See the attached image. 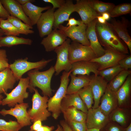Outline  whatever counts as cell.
I'll use <instances>...</instances> for the list:
<instances>
[{"label":"cell","instance_id":"4","mask_svg":"<svg viewBox=\"0 0 131 131\" xmlns=\"http://www.w3.org/2000/svg\"><path fill=\"white\" fill-rule=\"evenodd\" d=\"M34 90V93L32 98V106L27 111L31 122L33 123L38 120H46L51 115V112L48 109V97L45 96H41L36 88Z\"/></svg>","mask_w":131,"mask_h":131},{"label":"cell","instance_id":"10","mask_svg":"<svg viewBox=\"0 0 131 131\" xmlns=\"http://www.w3.org/2000/svg\"><path fill=\"white\" fill-rule=\"evenodd\" d=\"M87 26L82 21L80 25L70 27L60 25L57 29L62 31L67 37L70 38L73 41L90 46V43L86 34Z\"/></svg>","mask_w":131,"mask_h":131},{"label":"cell","instance_id":"44","mask_svg":"<svg viewBox=\"0 0 131 131\" xmlns=\"http://www.w3.org/2000/svg\"><path fill=\"white\" fill-rule=\"evenodd\" d=\"M10 15L4 8L0 0V18L2 19H7Z\"/></svg>","mask_w":131,"mask_h":131},{"label":"cell","instance_id":"51","mask_svg":"<svg viewBox=\"0 0 131 131\" xmlns=\"http://www.w3.org/2000/svg\"><path fill=\"white\" fill-rule=\"evenodd\" d=\"M16 1L21 5H24L29 2H32L34 1V0H16Z\"/></svg>","mask_w":131,"mask_h":131},{"label":"cell","instance_id":"58","mask_svg":"<svg viewBox=\"0 0 131 131\" xmlns=\"http://www.w3.org/2000/svg\"><path fill=\"white\" fill-rule=\"evenodd\" d=\"M28 131H33L31 130H29Z\"/></svg>","mask_w":131,"mask_h":131},{"label":"cell","instance_id":"31","mask_svg":"<svg viewBox=\"0 0 131 131\" xmlns=\"http://www.w3.org/2000/svg\"><path fill=\"white\" fill-rule=\"evenodd\" d=\"M91 5L99 15L103 13H109L115 6L113 3L105 2L98 0H89Z\"/></svg>","mask_w":131,"mask_h":131},{"label":"cell","instance_id":"25","mask_svg":"<svg viewBox=\"0 0 131 131\" xmlns=\"http://www.w3.org/2000/svg\"><path fill=\"white\" fill-rule=\"evenodd\" d=\"M9 67L0 72V94L7 93L9 89L13 88L17 81Z\"/></svg>","mask_w":131,"mask_h":131},{"label":"cell","instance_id":"9","mask_svg":"<svg viewBox=\"0 0 131 131\" xmlns=\"http://www.w3.org/2000/svg\"><path fill=\"white\" fill-rule=\"evenodd\" d=\"M104 49L105 52L103 55L90 61L98 65L99 71L118 64L121 59L128 56L112 48Z\"/></svg>","mask_w":131,"mask_h":131},{"label":"cell","instance_id":"34","mask_svg":"<svg viewBox=\"0 0 131 131\" xmlns=\"http://www.w3.org/2000/svg\"><path fill=\"white\" fill-rule=\"evenodd\" d=\"M124 69L118 64L99 71L98 75L108 82L112 80Z\"/></svg>","mask_w":131,"mask_h":131},{"label":"cell","instance_id":"33","mask_svg":"<svg viewBox=\"0 0 131 131\" xmlns=\"http://www.w3.org/2000/svg\"><path fill=\"white\" fill-rule=\"evenodd\" d=\"M86 106L88 109L92 107L94 103L93 96L91 88L88 85L80 90L77 92Z\"/></svg>","mask_w":131,"mask_h":131},{"label":"cell","instance_id":"19","mask_svg":"<svg viewBox=\"0 0 131 131\" xmlns=\"http://www.w3.org/2000/svg\"><path fill=\"white\" fill-rule=\"evenodd\" d=\"M0 1L10 16L17 18L26 24L32 26L30 20L23 10L21 5L16 0H1Z\"/></svg>","mask_w":131,"mask_h":131},{"label":"cell","instance_id":"45","mask_svg":"<svg viewBox=\"0 0 131 131\" xmlns=\"http://www.w3.org/2000/svg\"><path fill=\"white\" fill-rule=\"evenodd\" d=\"M68 22L66 25V26L70 27L79 25L81 23L82 21L77 20L74 18L71 17L68 20Z\"/></svg>","mask_w":131,"mask_h":131},{"label":"cell","instance_id":"8","mask_svg":"<svg viewBox=\"0 0 131 131\" xmlns=\"http://www.w3.org/2000/svg\"><path fill=\"white\" fill-rule=\"evenodd\" d=\"M71 40L67 39L61 45L56 48L54 51L57 55V59L54 66L56 75H58L62 71L69 72L72 67V64L69 59V50Z\"/></svg>","mask_w":131,"mask_h":131},{"label":"cell","instance_id":"42","mask_svg":"<svg viewBox=\"0 0 131 131\" xmlns=\"http://www.w3.org/2000/svg\"><path fill=\"white\" fill-rule=\"evenodd\" d=\"M118 64L124 70H128L131 68V55L127 56L121 59Z\"/></svg>","mask_w":131,"mask_h":131},{"label":"cell","instance_id":"46","mask_svg":"<svg viewBox=\"0 0 131 131\" xmlns=\"http://www.w3.org/2000/svg\"><path fill=\"white\" fill-rule=\"evenodd\" d=\"M41 121L40 120H38L34 122L30 127V130L33 131H37L42 125Z\"/></svg>","mask_w":131,"mask_h":131},{"label":"cell","instance_id":"53","mask_svg":"<svg viewBox=\"0 0 131 131\" xmlns=\"http://www.w3.org/2000/svg\"><path fill=\"white\" fill-rule=\"evenodd\" d=\"M100 130L95 128L87 129L86 131H100Z\"/></svg>","mask_w":131,"mask_h":131},{"label":"cell","instance_id":"37","mask_svg":"<svg viewBox=\"0 0 131 131\" xmlns=\"http://www.w3.org/2000/svg\"><path fill=\"white\" fill-rule=\"evenodd\" d=\"M22 128L17 121L0 119V131H19Z\"/></svg>","mask_w":131,"mask_h":131},{"label":"cell","instance_id":"6","mask_svg":"<svg viewBox=\"0 0 131 131\" xmlns=\"http://www.w3.org/2000/svg\"><path fill=\"white\" fill-rule=\"evenodd\" d=\"M28 58L16 60L9 67L12 72L17 81L26 72L33 69H41L45 67L52 59H42L38 62H32L27 61Z\"/></svg>","mask_w":131,"mask_h":131},{"label":"cell","instance_id":"13","mask_svg":"<svg viewBox=\"0 0 131 131\" xmlns=\"http://www.w3.org/2000/svg\"><path fill=\"white\" fill-rule=\"evenodd\" d=\"M75 12L80 15L81 21L87 25L99 15L93 9L89 0H77L74 4Z\"/></svg>","mask_w":131,"mask_h":131},{"label":"cell","instance_id":"11","mask_svg":"<svg viewBox=\"0 0 131 131\" xmlns=\"http://www.w3.org/2000/svg\"><path fill=\"white\" fill-rule=\"evenodd\" d=\"M28 107L27 103L18 104L14 107L9 110L2 109L0 111V114L3 116L8 115L13 116L16 119L17 122L23 127L31 124V118L27 111Z\"/></svg>","mask_w":131,"mask_h":131},{"label":"cell","instance_id":"38","mask_svg":"<svg viewBox=\"0 0 131 131\" xmlns=\"http://www.w3.org/2000/svg\"><path fill=\"white\" fill-rule=\"evenodd\" d=\"M112 121L116 122L122 126L126 128L127 118L126 114L122 110L118 109L113 113L111 117Z\"/></svg>","mask_w":131,"mask_h":131},{"label":"cell","instance_id":"12","mask_svg":"<svg viewBox=\"0 0 131 131\" xmlns=\"http://www.w3.org/2000/svg\"><path fill=\"white\" fill-rule=\"evenodd\" d=\"M108 123V116L102 112L99 106L88 109L86 121L87 129H102Z\"/></svg>","mask_w":131,"mask_h":131},{"label":"cell","instance_id":"17","mask_svg":"<svg viewBox=\"0 0 131 131\" xmlns=\"http://www.w3.org/2000/svg\"><path fill=\"white\" fill-rule=\"evenodd\" d=\"M97 22L96 18L87 25L86 34L90 46L97 57H98L105 54V50L100 43L96 32L95 26Z\"/></svg>","mask_w":131,"mask_h":131},{"label":"cell","instance_id":"47","mask_svg":"<svg viewBox=\"0 0 131 131\" xmlns=\"http://www.w3.org/2000/svg\"><path fill=\"white\" fill-rule=\"evenodd\" d=\"M60 124L63 131H73L65 120L61 121Z\"/></svg>","mask_w":131,"mask_h":131},{"label":"cell","instance_id":"18","mask_svg":"<svg viewBox=\"0 0 131 131\" xmlns=\"http://www.w3.org/2000/svg\"><path fill=\"white\" fill-rule=\"evenodd\" d=\"M74 12V4L72 0H66L62 6L54 12V21L53 28L57 29L60 25L68 20L70 15Z\"/></svg>","mask_w":131,"mask_h":131},{"label":"cell","instance_id":"20","mask_svg":"<svg viewBox=\"0 0 131 131\" xmlns=\"http://www.w3.org/2000/svg\"><path fill=\"white\" fill-rule=\"evenodd\" d=\"M99 66L97 63L90 61H80L72 64L71 70L73 75H77L89 76L91 73L99 75Z\"/></svg>","mask_w":131,"mask_h":131},{"label":"cell","instance_id":"52","mask_svg":"<svg viewBox=\"0 0 131 131\" xmlns=\"http://www.w3.org/2000/svg\"><path fill=\"white\" fill-rule=\"evenodd\" d=\"M54 131H63V129L61 126L58 125L57 129Z\"/></svg>","mask_w":131,"mask_h":131},{"label":"cell","instance_id":"2","mask_svg":"<svg viewBox=\"0 0 131 131\" xmlns=\"http://www.w3.org/2000/svg\"><path fill=\"white\" fill-rule=\"evenodd\" d=\"M39 70L34 69L28 72L29 80L28 88L33 92L35 87H37L41 90L44 96L51 97L53 91L51 87V82L55 72L54 67L51 66L48 69L42 72Z\"/></svg>","mask_w":131,"mask_h":131},{"label":"cell","instance_id":"40","mask_svg":"<svg viewBox=\"0 0 131 131\" xmlns=\"http://www.w3.org/2000/svg\"><path fill=\"white\" fill-rule=\"evenodd\" d=\"M9 65L6 50L0 49V72L9 67Z\"/></svg>","mask_w":131,"mask_h":131},{"label":"cell","instance_id":"23","mask_svg":"<svg viewBox=\"0 0 131 131\" xmlns=\"http://www.w3.org/2000/svg\"><path fill=\"white\" fill-rule=\"evenodd\" d=\"M71 106H73L87 114V113L88 109L77 93L66 95L61 103V113Z\"/></svg>","mask_w":131,"mask_h":131},{"label":"cell","instance_id":"3","mask_svg":"<svg viewBox=\"0 0 131 131\" xmlns=\"http://www.w3.org/2000/svg\"><path fill=\"white\" fill-rule=\"evenodd\" d=\"M72 73L63 72L60 77V86L54 95L48 99V109L52 113V115L55 119H57L61 113V103L66 94V90L69 81V77Z\"/></svg>","mask_w":131,"mask_h":131},{"label":"cell","instance_id":"16","mask_svg":"<svg viewBox=\"0 0 131 131\" xmlns=\"http://www.w3.org/2000/svg\"><path fill=\"white\" fill-rule=\"evenodd\" d=\"M67 37L61 31L58 29H54L43 39L41 43L43 46L46 52H51L62 44L67 39Z\"/></svg>","mask_w":131,"mask_h":131},{"label":"cell","instance_id":"22","mask_svg":"<svg viewBox=\"0 0 131 131\" xmlns=\"http://www.w3.org/2000/svg\"><path fill=\"white\" fill-rule=\"evenodd\" d=\"M99 107L102 112L108 116L116 107L117 103L116 93L112 91L108 85L101 97Z\"/></svg>","mask_w":131,"mask_h":131},{"label":"cell","instance_id":"29","mask_svg":"<svg viewBox=\"0 0 131 131\" xmlns=\"http://www.w3.org/2000/svg\"><path fill=\"white\" fill-rule=\"evenodd\" d=\"M62 113L63 114L65 121L86 122L87 114L73 106L68 108Z\"/></svg>","mask_w":131,"mask_h":131},{"label":"cell","instance_id":"15","mask_svg":"<svg viewBox=\"0 0 131 131\" xmlns=\"http://www.w3.org/2000/svg\"><path fill=\"white\" fill-rule=\"evenodd\" d=\"M54 10L51 7L42 13L37 22V28L41 37L48 35L52 31L54 21Z\"/></svg>","mask_w":131,"mask_h":131},{"label":"cell","instance_id":"55","mask_svg":"<svg viewBox=\"0 0 131 131\" xmlns=\"http://www.w3.org/2000/svg\"><path fill=\"white\" fill-rule=\"evenodd\" d=\"M2 19L0 18V21ZM4 34V33L1 29L0 28V37H1Z\"/></svg>","mask_w":131,"mask_h":131},{"label":"cell","instance_id":"1","mask_svg":"<svg viewBox=\"0 0 131 131\" xmlns=\"http://www.w3.org/2000/svg\"><path fill=\"white\" fill-rule=\"evenodd\" d=\"M95 30L99 41L104 48H111L123 53H128V49L111 26L106 22L105 24L97 22Z\"/></svg>","mask_w":131,"mask_h":131},{"label":"cell","instance_id":"14","mask_svg":"<svg viewBox=\"0 0 131 131\" xmlns=\"http://www.w3.org/2000/svg\"><path fill=\"white\" fill-rule=\"evenodd\" d=\"M108 82L99 75H94L90 78L89 85L93 96L94 102L92 108H95L99 106L100 99L107 87Z\"/></svg>","mask_w":131,"mask_h":131},{"label":"cell","instance_id":"32","mask_svg":"<svg viewBox=\"0 0 131 131\" xmlns=\"http://www.w3.org/2000/svg\"><path fill=\"white\" fill-rule=\"evenodd\" d=\"M7 19L19 31L21 34L27 35L34 32L32 30L33 28L32 26L22 22L21 20L17 18L10 16Z\"/></svg>","mask_w":131,"mask_h":131},{"label":"cell","instance_id":"5","mask_svg":"<svg viewBox=\"0 0 131 131\" xmlns=\"http://www.w3.org/2000/svg\"><path fill=\"white\" fill-rule=\"evenodd\" d=\"M19 80L17 85L11 92L5 94L6 97L2 99V105L13 107L17 104L24 103V100L28 97L29 93L26 90L29 87V77L21 78Z\"/></svg>","mask_w":131,"mask_h":131},{"label":"cell","instance_id":"56","mask_svg":"<svg viewBox=\"0 0 131 131\" xmlns=\"http://www.w3.org/2000/svg\"><path fill=\"white\" fill-rule=\"evenodd\" d=\"M3 98V97L1 94H0V105L1 104Z\"/></svg>","mask_w":131,"mask_h":131},{"label":"cell","instance_id":"48","mask_svg":"<svg viewBox=\"0 0 131 131\" xmlns=\"http://www.w3.org/2000/svg\"><path fill=\"white\" fill-rule=\"evenodd\" d=\"M54 129V126H49L46 125H42L36 131H53Z\"/></svg>","mask_w":131,"mask_h":131},{"label":"cell","instance_id":"26","mask_svg":"<svg viewBox=\"0 0 131 131\" xmlns=\"http://www.w3.org/2000/svg\"><path fill=\"white\" fill-rule=\"evenodd\" d=\"M70 76L71 80L67 87L66 94L77 93L81 89L89 85L90 79L89 76L79 75L76 76L71 73Z\"/></svg>","mask_w":131,"mask_h":131},{"label":"cell","instance_id":"21","mask_svg":"<svg viewBox=\"0 0 131 131\" xmlns=\"http://www.w3.org/2000/svg\"><path fill=\"white\" fill-rule=\"evenodd\" d=\"M110 25L120 38L125 43L131 53V38L127 30L128 21L125 17L121 20L114 19Z\"/></svg>","mask_w":131,"mask_h":131},{"label":"cell","instance_id":"54","mask_svg":"<svg viewBox=\"0 0 131 131\" xmlns=\"http://www.w3.org/2000/svg\"><path fill=\"white\" fill-rule=\"evenodd\" d=\"M125 131H131V123H130L126 128Z\"/></svg>","mask_w":131,"mask_h":131},{"label":"cell","instance_id":"7","mask_svg":"<svg viewBox=\"0 0 131 131\" xmlns=\"http://www.w3.org/2000/svg\"><path fill=\"white\" fill-rule=\"evenodd\" d=\"M97 57L90 46L74 41L71 42L68 58L71 64L80 61H90Z\"/></svg>","mask_w":131,"mask_h":131},{"label":"cell","instance_id":"50","mask_svg":"<svg viewBox=\"0 0 131 131\" xmlns=\"http://www.w3.org/2000/svg\"><path fill=\"white\" fill-rule=\"evenodd\" d=\"M101 15L106 21L109 20L110 19L111 16L109 13L108 12L104 13L102 14Z\"/></svg>","mask_w":131,"mask_h":131},{"label":"cell","instance_id":"36","mask_svg":"<svg viewBox=\"0 0 131 131\" xmlns=\"http://www.w3.org/2000/svg\"><path fill=\"white\" fill-rule=\"evenodd\" d=\"M0 28L6 36H19V31L7 19H2L0 21Z\"/></svg>","mask_w":131,"mask_h":131},{"label":"cell","instance_id":"49","mask_svg":"<svg viewBox=\"0 0 131 131\" xmlns=\"http://www.w3.org/2000/svg\"><path fill=\"white\" fill-rule=\"evenodd\" d=\"M98 22L102 24H105L106 22V21L101 15L98 16L96 18Z\"/></svg>","mask_w":131,"mask_h":131},{"label":"cell","instance_id":"35","mask_svg":"<svg viewBox=\"0 0 131 131\" xmlns=\"http://www.w3.org/2000/svg\"><path fill=\"white\" fill-rule=\"evenodd\" d=\"M131 12V3H124L115 6L109 13L111 17H115L130 14Z\"/></svg>","mask_w":131,"mask_h":131},{"label":"cell","instance_id":"41","mask_svg":"<svg viewBox=\"0 0 131 131\" xmlns=\"http://www.w3.org/2000/svg\"><path fill=\"white\" fill-rule=\"evenodd\" d=\"M126 128L115 123H109L103 129L105 131H125Z\"/></svg>","mask_w":131,"mask_h":131},{"label":"cell","instance_id":"43","mask_svg":"<svg viewBox=\"0 0 131 131\" xmlns=\"http://www.w3.org/2000/svg\"><path fill=\"white\" fill-rule=\"evenodd\" d=\"M45 2L50 3L53 5V8L54 9L59 8L62 6L65 3L66 0H43Z\"/></svg>","mask_w":131,"mask_h":131},{"label":"cell","instance_id":"30","mask_svg":"<svg viewBox=\"0 0 131 131\" xmlns=\"http://www.w3.org/2000/svg\"><path fill=\"white\" fill-rule=\"evenodd\" d=\"M131 72L129 70H123L109 82L108 84V86L116 93L123 84L127 77L131 74Z\"/></svg>","mask_w":131,"mask_h":131},{"label":"cell","instance_id":"39","mask_svg":"<svg viewBox=\"0 0 131 131\" xmlns=\"http://www.w3.org/2000/svg\"><path fill=\"white\" fill-rule=\"evenodd\" d=\"M66 121L73 131H86L87 129L86 122Z\"/></svg>","mask_w":131,"mask_h":131},{"label":"cell","instance_id":"57","mask_svg":"<svg viewBox=\"0 0 131 131\" xmlns=\"http://www.w3.org/2000/svg\"><path fill=\"white\" fill-rule=\"evenodd\" d=\"M100 131H105L103 129L100 130Z\"/></svg>","mask_w":131,"mask_h":131},{"label":"cell","instance_id":"59","mask_svg":"<svg viewBox=\"0 0 131 131\" xmlns=\"http://www.w3.org/2000/svg\"><path fill=\"white\" fill-rule=\"evenodd\" d=\"M2 37H0V39H1V38Z\"/></svg>","mask_w":131,"mask_h":131},{"label":"cell","instance_id":"28","mask_svg":"<svg viewBox=\"0 0 131 131\" xmlns=\"http://www.w3.org/2000/svg\"><path fill=\"white\" fill-rule=\"evenodd\" d=\"M32 42V40L29 39L13 35L6 36L2 37L0 40V47H10L20 44L31 45Z\"/></svg>","mask_w":131,"mask_h":131},{"label":"cell","instance_id":"27","mask_svg":"<svg viewBox=\"0 0 131 131\" xmlns=\"http://www.w3.org/2000/svg\"><path fill=\"white\" fill-rule=\"evenodd\" d=\"M131 88V76L130 75L122 86L116 93L117 103L119 106H122L128 100Z\"/></svg>","mask_w":131,"mask_h":131},{"label":"cell","instance_id":"24","mask_svg":"<svg viewBox=\"0 0 131 131\" xmlns=\"http://www.w3.org/2000/svg\"><path fill=\"white\" fill-rule=\"evenodd\" d=\"M21 6L25 14L30 20L32 26L36 24L42 12L51 7L50 6L43 7L38 6L31 2Z\"/></svg>","mask_w":131,"mask_h":131}]
</instances>
